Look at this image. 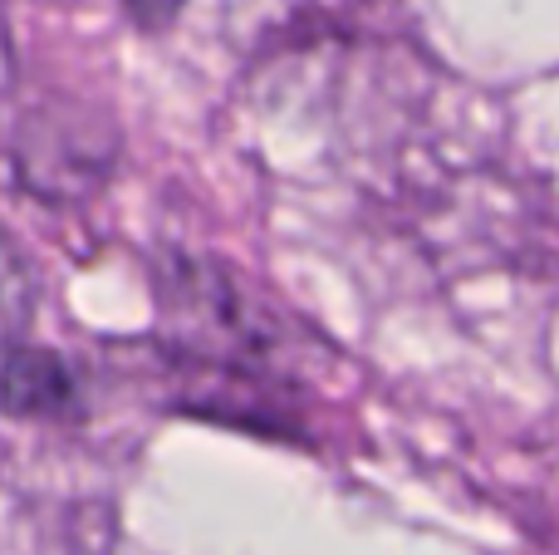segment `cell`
I'll list each match as a JSON object with an SVG mask.
<instances>
[{
	"mask_svg": "<svg viewBox=\"0 0 559 555\" xmlns=\"http://www.w3.org/2000/svg\"><path fill=\"white\" fill-rule=\"evenodd\" d=\"M0 409L20 423H69L79 418V379L55 350H10L0 359Z\"/></svg>",
	"mask_w": 559,
	"mask_h": 555,
	"instance_id": "cell-1",
	"label": "cell"
},
{
	"mask_svg": "<svg viewBox=\"0 0 559 555\" xmlns=\"http://www.w3.org/2000/svg\"><path fill=\"white\" fill-rule=\"evenodd\" d=\"M39 305V271L5 232H0V354L20 350Z\"/></svg>",
	"mask_w": 559,
	"mask_h": 555,
	"instance_id": "cell-2",
	"label": "cell"
},
{
	"mask_svg": "<svg viewBox=\"0 0 559 555\" xmlns=\"http://www.w3.org/2000/svg\"><path fill=\"white\" fill-rule=\"evenodd\" d=\"M128 15L138 20L143 29H163L177 20V10H182V0H123Z\"/></svg>",
	"mask_w": 559,
	"mask_h": 555,
	"instance_id": "cell-3",
	"label": "cell"
},
{
	"mask_svg": "<svg viewBox=\"0 0 559 555\" xmlns=\"http://www.w3.org/2000/svg\"><path fill=\"white\" fill-rule=\"evenodd\" d=\"M0 59H5V39H0Z\"/></svg>",
	"mask_w": 559,
	"mask_h": 555,
	"instance_id": "cell-4",
	"label": "cell"
}]
</instances>
